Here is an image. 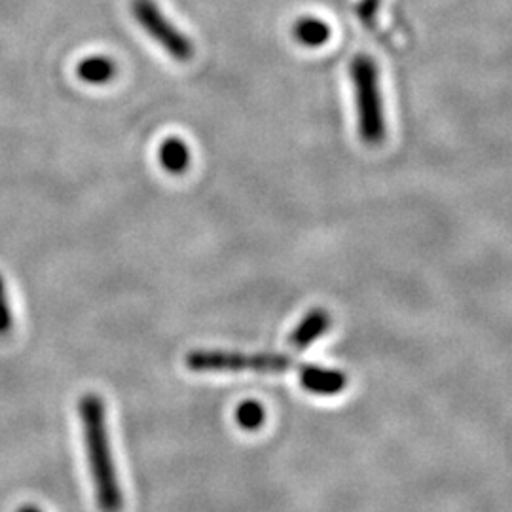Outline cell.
<instances>
[{
	"instance_id": "cell-4",
	"label": "cell",
	"mask_w": 512,
	"mask_h": 512,
	"mask_svg": "<svg viewBox=\"0 0 512 512\" xmlns=\"http://www.w3.org/2000/svg\"><path fill=\"white\" fill-rule=\"evenodd\" d=\"M131 12L148 37L154 38L173 59L190 61L194 57L192 40L165 18L154 0H133Z\"/></svg>"
},
{
	"instance_id": "cell-2",
	"label": "cell",
	"mask_w": 512,
	"mask_h": 512,
	"mask_svg": "<svg viewBox=\"0 0 512 512\" xmlns=\"http://www.w3.org/2000/svg\"><path fill=\"white\" fill-rule=\"evenodd\" d=\"M349 76L355 92L359 135L366 147H380L387 137V120L378 65L370 55H357L349 65Z\"/></svg>"
},
{
	"instance_id": "cell-11",
	"label": "cell",
	"mask_w": 512,
	"mask_h": 512,
	"mask_svg": "<svg viewBox=\"0 0 512 512\" xmlns=\"http://www.w3.org/2000/svg\"><path fill=\"white\" fill-rule=\"evenodd\" d=\"M14 327V315H12V306H10V296H8V287L4 277L0 275V336L8 334Z\"/></svg>"
},
{
	"instance_id": "cell-12",
	"label": "cell",
	"mask_w": 512,
	"mask_h": 512,
	"mask_svg": "<svg viewBox=\"0 0 512 512\" xmlns=\"http://www.w3.org/2000/svg\"><path fill=\"white\" fill-rule=\"evenodd\" d=\"M380 4L382 0H361L359 4V16L365 21V23H372L378 10H380Z\"/></svg>"
},
{
	"instance_id": "cell-7",
	"label": "cell",
	"mask_w": 512,
	"mask_h": 512,
	"mask_svg": "<svg viewBox=\"0 0 512 512\" xmlns=\"http://www.w3.org/2000/svg\"><path fill=\"white\" fill-rule=\"evenodd\" d=\"M76 74L82 82L92 86H105L118 74V65L107 55H90L82 59L76 67Z\"/></svg>"
},
{
	"instance_id": "cell-8",
	"label": "cell",
	"mask_w": 512,
	"mask_h": 512,
	"mask_svg": "<svg viewBox=\"0 0 512 512\" xmlns=\"http://www.w3.org/2000/svg\"><path fill=\"white\" fill-rule=\"evenodd\" d=\"M158 154H160V164L171 175H183L184 171L190 167L192 154L181 137H167L160 145Z\"/></svg>"
},
{
	"instance_id": "cell-3",
	"label": "cell",
	"mask_w": 512,
	"mask_h": 512,
	"mask_svg": "<svg viewBox=\"0 0 512 512\" xmlns=\"http://www.w3.org/2000/svg\"><path fill=\"white\" fill-rule=\"evenodd\" d=\"M184 363L192 372L283 374L291 370L293 359L283 353H239V351H220V349H194L186 355Z\"/></svg>"
},
{
	"instance_id": "cell-6",
	"label": "cell",
	"mask_w": 512,
	"mask_h": 512,
	"mask_svg": "<svg viewBox=\"0 0 512 512\" xmlns=\"http://www.w3.org/2000/svg\"><path fill=\"white\" fill-rule=\"evenodd\" d=\"M332 327V317L327 310L315 308L302 317L298 327L291 332L289 344L294 349L310 348L313 342H317L323 334L329 332Z\"/></svg>"
},
{
	"instance_id": "cell-5",
	"label": "cell",
	"mask_w": 512,
	"mask_h": 512,
	"mask_svg": "<svg viewBox=\"0 0 512 512\" xmlns=\"http://www.w3.org/2000/svg\"><path fill=\"white\" fill-rule=\"evenodd\" d=\"M300 385L313 395H338L348 387V376L342 370L325 368V366L304 365L300 366Z\"/></svg>"
},
{
	"instance_id": "cell-1",
	"label": "cell",
	"mask_w": 512,
	"mask_h": 512,
	"mask_svg": "<svg viewBox=\"0 0 512 512\" xmlns=\"http://www.w3.org/2000/svg\"><path fill=\"white\" fill-rule=\"evenodd\" d=\"M78 416L82 421L86 456L92 473L97 505L101 512H120L124 509V495L112 459L107 408L103 399L95 393H86L78 401Z\"/></svg>"
},
{
	"instance_id": "cell-13",
	"label": "cell",
	"mask_w": 512,
	"mask_h": 512,
	"mask_svg": "<svg viewBox=\"0 0 512 512\" xmlns=\"http://www.w3.org/2000/svg\"><path fill=\"white\" fill-rule=\"evenodd\" d=\"M18 512H42L38 507H33V505H25V507H21Z\"/></svg>"
},
{
	"instance_id": "cell-10",
	"label": "cell",
	"mask_w": 512,
	"mask_h": 512,
	"mask_svg": "<svg viewBox=\"0 0 512 512\" xmlns=\"http://www.w3.org/2000/svg\"><path fill=\"white\" fill-rule=\"evenodd\" d=\"M236 421L243 431H258L266 421V410L256 401H245L236 410Z\"/></svg>"
},
{
	"instance_id": "cell-9",
	"label": "cell",
	"mask_w": 512,
	"mask_h": 512,
	"mask_svg": "<svg viewBox=\"0 0 512 512\" xmlns=\"http://www.w3.org/2000/svg\"><path fill=\"white\" fill-rule=\"evenodd\" d=\"M293 35L302 46L319 48L329 42L330 27L319 18H300L294 23Z\"/></svg>"
}]
</instances>
